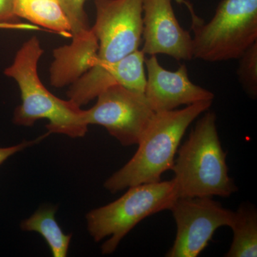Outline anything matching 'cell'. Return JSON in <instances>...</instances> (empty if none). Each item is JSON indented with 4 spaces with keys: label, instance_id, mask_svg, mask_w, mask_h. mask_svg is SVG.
<instances>
[{
    "label": "cell",
    "instance_id": "21",
    "mask_svg": "<svg viewBox=\"0 0 257 257\" xmlns=\"http://www.w3.org/2000/svg\"><path fill=\"white\" fill-rule=\"evenodd\" d=\"M0 29H5V27H3V26H0Z\"/></svg>",
    "mask_w": 257,
    "mask_h": 257
},
{
    "label": "cell",
    "instance_id": "20",
    "mask_svg": "<svg viewBox=\"0 0 257 257\" xmlns=\"http://www.w3.org/2000/svg\"><path fill=\"white\" fill-rule=\"evenodd\" d=\"M175 1L177 4L186 5L187 8L189 6V5L191 4V3H189V2L187 1V0H175Z\"/></svg>",
    "mask_w": 257,
    "mask_h": 257
},
{
    "label": "cell",
    "instance_id": "18",
    "mask_svg": "<svg viewBox=\"0 0 257 257\" xmlns=\"http://www.w3.org/2000/svg\"><path fill=\"white\" fill-rule=\"evenodd\" d=\"M15 0H0V26L10 30H38L35 25L22 23L14 13Z\"/></svg>",
    "mask_w": 257,
    "mask_h": 257
},
{
    "label": "cell",
    "instance_id": "13",
    "mask_svg": "<svg viewBox=\"0 0 257 257\" xmlns=\"http://www.w3.org/2000/svg\"><path fill=\"white\" fill-rule=\"evenodd\" d=\"M14 13L36 26L72 37L70 26L59 0H15Z\"/></svg>",
    "mask_w": 257,
    "mask_h": 257
},
{
    "label": "cell",
    "instance_id": "16",
    "mask_svg": "<svg viewBox=\"0 0 257 257\" xmlns=\"http://www.w3.org/2000/svg\"><path fill=\"white\" fill-rule=\"evenodd\" d=\"M237 74L243 89L248 96H257V42H255L239 59Z\"/></svg>",
    "mask_w": 257,
    "mask_h": 257
},
{
    "label": "cell",
    "instance_id": "3",
    "mask_svg": "<svg viewBox=\"0 0 257 257\" xmlns=\"http://www.w3.org/2000/svg\"><path fill=\"white\" fill-rule=\"evenodd\" d=\"M177 153L172 170L179 198L229 197L238 190L228 173L214 112L208 111L198 120Z\"/></svg>",
    "mask_w": 257,
    "mask_h": 257
},
{
    "label": "cell",
    "instance_id": "4",
    "mask_svg": "<svg viewBox=\"0 0 257 257\" xmlns=\"http://www.w3.org/2000/svg\"><path fill=\"white\" fill-rule=\"evenodd\" d=\"M178 198L173 179L128 187L119 199L87 213L88 232L95 242L107 238L101 245V253L111 254L139 223L160 211L170 210Z\"/></svg>",
    "mask_w": 257,
    "mask_h": 257
},
{
    "label": "cell",
    "instance_id": "14",
    "mask_svg": "<svg viewBox=\"0 0 257 257\" xmlns=\"http://www.w3.org/2000/svg\"><path fill=\"white\" fill-rule=\"evenodd\" d=\"M57 207L42 206L32 216L22 221L20 227L25 231H34L45 239L54 257H66L72 234H64L55 219Z\"/></svg>",
    "mask_w": 257,
    "mask_h": 257
},
{
    "label": "cell",
    "instance_id": "2",
    "mask_svg": "<svg viewBox=\"0 0 257 257\" xmlns=\"http://www.w3.org/2000/svg\"><path fill=\"white\" fill-rule=\"evenodd\" d=\"M212 101L194 103L179 110L155 112L135 155L106 179L104 188L115 194L138 184L160 182L162 175L172 170L187 128L210 108Z\"/></svg>",
    "mask_w": 257,
    "mask_h": 257
},
{
    "label": "cell",
    "instance_id": "7",
    "mask_svg": "<svg viewBox=\"0 0 257 257\" xmlns=\"http://www.w3.org/2000/svg\"><path fill=\"white\" fill-rule=\"evenodd\" d=\"M87 109L88 124L100 125L122 146L138 145L155 111L144 93L122 86H113L97 96Z\"/></svg>",
    "mask_w": 257,
    "mask_h": 257
},
{
    "label": "cell",
    "instance_id": "19",
    "mask_svg": "<svg viewBox=\"0 0 257 257\" xmlns=\"http://www.w3.org/2000/svg\"><path fill=\"white\" fill-rule=\"evenodd\" d=\"M50 133H47L45 135L37 138L36 140H30V141H24L23 143L19 144V145H14V146H10L7 147H0V165L5 162L10 157L13 156L15 154L23 151L28 147L34 146L37 143H40L42 140H44L47 136H48Z\"/></svg>",
    "mask_w": 257,
    "mask_h": 257
},
{
    "label": "cell",
    "instance_id": "10",
    "mask_svg": "<svg viewBox=\"0 0 257 257\" xmlns=\"http://www.w3.org/2000/svg\"><path fill=\"white\" fill-rule=\"evenodd\" d=\"M145 62V54L138 50L113 63L94 66L69 86L67 97L82 106L113 86L144 93L146 85Z\"/></svg>",
    "mask_w": 257,
    "mask_h": 257
},
{
    "label": "cell",
    "instance_id": "8",
    "mask_svg": "<svg viewBox=\"0 0 257 257\" xmlns=\"http://www.w3.org/2000/svg\"><path fill=\"white\" fill-rule=\"evenodd\" d=\"M170 210L177 224L168 257H197L207 247L216 229L230 226L234 211L213 197L178 198Z\"/></svg>",
    "mask_w": 257,
    "mask_h": 257
},
{
    "label": "cell",
    "instance_id": "1",
    "mask_svg": "<svg viewBox=\"0 0 257 257\" xmlns=\"http://www.w3.org/2000/svg\"><path fill=\"white\" fill-rule=\"evenodd\" d=\"M43 53L40 40L32 37L20 47L13 64L5 69V75L16 81L21 92L22 103L15 110L13 122L32 126L38 120L45 119L49 121V133L82 138L89 126L87 110L70 99L57 97L45 87L37 70Z\"/></svg>",
    "mask_w": 257,
    "mask_h": 257
},
{
    "label": "cell",
    "instance_id": "6",
    "mask_svg": "<svg viewBox=\"0 0 257 257\" xmlns=\"http://www.w3.org/2000/svg\"><path fill=\"white\" fill-rule=\"evenodd\" d=\"M94 3L96 21L91 29L99 45L96 65L113 63L140 50L143 0H94Z\"/></svg>",
    "mask_w": 257,
    "mask_h": 257
},
{
    "label": "cell",
    "instance_id": "5",
    "mask_svg": "<svg viewBox=\"0 0 257 257\" xmlns=\"http://www.w3.org/2000/svg\"><path fill=\"white\" fill-rule=\"evenodd\" d=\"M194 58L239 60L257 42V0H221L209 23L192 25Z\"/></svg>",
    "mask_w": 257,
    "mask_h": 257
},
{
    "label": "cell",
    "instance_id": "11",
    "mask_svg": "<svg viewBox=\"0 0 257 257\" xmlns=\"http://www.w3.org/2000/svg\"><path fill=\"white\" fill-rule=\"evenodd\" d=\"M147 69L145 94L155 112L174 110L179 106L214 100L210 91L194 84L189 78L187 66L181 65L175 72L162 67L156 56L145 58Z\"/></svg>",
    "mask_w": 257,
    "mask_h": 257
},
{
    "label": "cell",
    "instance_id": "9",
    "mask_svg": "<svg viewBox=\"0 0 257 257\" xmlns=\"http://www.w3.org/2000/svg\"><path fill=\"white\" fill-rule=\"evenodd\" d=\"M144 42L145 55H165L176 60L194 59L192 37L181 27L172 0H143Z\"/></svg>",
    "mask_w": 257,
    "mask_h": 257
},
{
    "label": "cell",
    "instance_id": "17",
    "mask_svg": "<svg viewBox=\"0 0 257 257\" xmlns=\"http://www.w3.org/2000/svg\"><path fill=\"white\" fill-rule=\"evenodd\" d=\"M87 0H59L64 15L68 20L72 37L91 30L84 5Z\"/></svg>",
    "mask_w": 257,
    "mask_h": 257
},
{
    "label": "cell",
    "instance_id": "15",
    "mask_svg": "<svg viewBox=\"0 0 257 257\" xmlns=\"http://www.w3.org/2000/svg\"><path fill=\"white\" fill-rule=\"evenodd\" d=\"M233 231V240L226 257L257 256V211L252 204H241L234 211L229 226Z\"/></svg>",
    "mask_w": 257,
    "mask_h": 257
},
{
    "label": "cell",
    "instance_id": "12",
    "mask_svg": "<svg viewBox=\"0 0 257 257\" xmlns=\"http://www.w3.org/2000/svg\"><path fill=\"white\" fill-rule=\"evenodd\" d=\"M72 38L69 45L53 51L50 73V84L54 87L72 85L97 63L99 45L92 29Z\"/></svg>",
    "mask_w": 257,
    "mask_h": 257
}]
</instances>
